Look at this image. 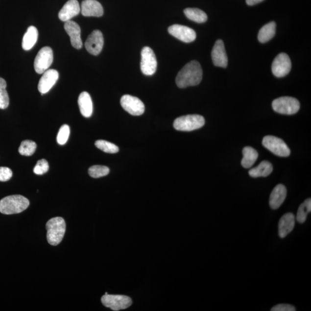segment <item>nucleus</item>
I'll return each instance as SVG.
<instances>
[{"label": "nucleus", "mask_w": 311, "mask_h": 311, "mask_svg": "<svg viewBox=\"0 0 311 311\" xmlns=\"http://www.w3.org/2000/svg\"><path fill=\"white\" fill-rule=\"evenodd\" d=\"M202 70L198 61H192L179 71L176 78L178 87L185 88L197 86L202 79Z\"/></svg>", "instance_id": "f257e3e1"}, {"label": "nucleus", "mask_w": 311, "mask_h": 311, "mask_svg": "<svg viewBox=\"0 0 311 311\" xmlns=\"http://www.w3.org/2000/svg\"><path fill=\"white\" fill-rule=\"evenodd\" d=\"M27 198L21 195L6 196L0 201V212L4 215H14L24 212L28 207Z\"/></svg>", "instance_id": "f03ea898"}, {"label": "nucleus", "mask_w": 311, "mask_h": 311, "mask_svg": "<svg viewBox=\"0 0 311 311\" xmlns=\"http://www.w3.org/2000/svg\"><path fill=\"white\" fill-rule=\"evenodd\" d=\"M47 229L48 243L51 245H57L63 239L66 231V224L64 218L54 217L48 221Z\"/></svg>", "instance_id": "7ed1b4c3"}, {"label": "nucleus", "mask_w": 311, "mask_h": 311, "mask_svg": "<svg viewBox=\"0 0 311 311\" xmlns=\"http://www.w3.org/2000/svg\"><path fill=\"white\" fill-rule=\"evenodd\" d=\"M205 123L204 117L194 114L178 118L173 122V127L176 130L182 132H191L201 128Z\"/></svg>", "instance_id": "20e7f679"}, {"label": "nucleus", "mask_w": 311, "mask_h": 311, "mask_svg": "<svg viewBox=\"0 0 311 311\" xmlns=\"http://www.w3.org/2000/svg\"><path fill=\"white\" fill-rule=\"evenodd\" d=\"M272 107L278 113L284 115H293L299 111L300 104L296 98L284 96L275 99L272 103Z\"/></svg>", "instance_id": "39448f33"}, {"label": "nucleus", "mask_w": 311, "mask_h": 311, "mask_svg": "<svg viewBox=\"0 0 311 311\" xmlns=\"http://www.w3.org/2000/svg\"><path fill=\"white\" fill-rule=\"evenodd\" d=\"M263 145L275 155L287 157L290 155V150L282 139L272 136H265Z\"/></svg>", "instance_id": "423d86ee"}, {"label": "nucleus", "mask_w": 311, "mask_h": 311, "mask_svg": "<svg viewBox=\"0 0 311 311\" xmlns=\"http://www.w3.org/2000/svg\"><path fill=\"white\" fill-rule=\"evenodd\" d=\"M101 301L104 306L115 311L125 310L132 304V299L129 297L124 295L105 294L101 297Z\"/></svg>", "instance_id": "0eeeda50"}, {"label": "nucleus", "mask_w": 311, "mask_h": 311, "mask_svg": "<svg viewBox=\"0 0 311 311\" xmlns=\"http://www.w3.org/2000/svg\"><path fill=\"white\" fill-rule=\"evenodd\" d=\"M53 61V52L49 47L42 48L34 61V69L38 74H43L50 68Z\"/></svg>", "instance_id": "6e6552de"}, {"label": "nucleus", "mask_w": 311, "mask_h": 311, "mask_svg": "<svg viewBox=\"0 0 311 311\" xmlns=\"http://www.w3.org/2000/svg\"><path fill=\"white\" fill-rule=\"evenodd\" d=\"M157 69L156 55L152 48L145 47L142 51L141 70L146 76H151L155 73Z\"/></svg>", "instance_id": "1a4fd4ad"}, {"label": "nucleus", "mask_w": 311, "mask_h": 311, "mask_svg": "<svg viewBox=\"0 0 311 311\" xmlns=\"http://www.w3.org/2000/svg\"><path fill=\"white\" fill-rule=\"evenodd\" d=\"M120 104L124 110L134 116L142 115L145 111V106L143 101L129 95H125L121 97Z\"/></svg>", "instance_id": "9d476101"}, {"label": "nucleus", "mask_w": 311, "mask_h": 311, "mask_svg": "<svg viewBox=\"0 0 311 311\" xmlns=\"http://www.w3.org/2000/svg\"><path fill=\"white\" fill-rule=\"evenodd\" d=\"M292 68V63L289 56L284 53H280L275 58L271 71L275 76L283 77L289 73Z\"/></svg>", "instance_id": "9b49d317"}, {"label": "nucleus", "mask_w": 311, "mask_h": 311, "mask_svg": "<svg viewBox=\"0 0 311 311\" xmlns=\"http://www.w3.org/2000/svg\"><path fill=\"white\" fill-rule=\"evenodd\" d=\"M170 34L185 43H191L194 41L196 35L194 29L186 27V26L174 24L168 28Z\"/></svg>", "instance_id": "f8f14e48"}, {"label": "nucleus", "mask_w": 311, "mask_h": 311, "mask_svg": "<svg viewBox=\"0 0 311 311\" xmlns=\"http://www.w3.org/2000/svg\"><path fill=\"white\" fill-rule=\"evenodd\" d=\"M104 45L102 33L99 30H94L88 37L85 47L89 53L94 55L100 53Z\"/></svg>", "instance_id": "ddd939ff"}, {"label": "nucleus", "mask_w": 311, "mask_h": 311, "mask_svg": "<svg viewBox=\"0 0 311 311\" xmlns=\"http://www.w3.org/2000/svg\"><path fill=\"white\" fill-rule=\"evenodd\" d=\"M212 59L215 67L227 68L228 57L226 53L223 41L218 40L215 42L212 51Z\"/></svg>", "instance_id": "4468645a"}, {"label": "nucleus", "mask_w": 311, "mask_h": 311, "mask_svg": "<svg viewBox=\"0 0 311 311\" xmlns=\"http://www.w3.org/2000/svg\"><path fill=\"white\" fill-rule=\"evenodd\" d=\"M59 78L57 71L48 70L44 72L38 84V90L42 94H45L50 91Z\"/></svg>", "instance_id": "2eb2a0df"}, {"label": "nucleus", "mask_w": 311, "mask_h": 311, "mask_svg": "<svg viewBox=\"0 0 311 311\" xmlns=\"http://www.w3.org/2000/svg\"><path fill=\"white\" fill-rule=\"evenodd\" d=\"M64 28L70 37L72 47L77 49L81 48L83 47V42L81 38L80 26L76 22L70 21L65 23Z\"/></svg>", "instance_id": "dca6fc26"}, {"label": "nucleus", "mask_w": 311, "mask_h": 311, "mask_svg": "<svg viewBox=\"0 0 311 311\" xmlns=\"http://www.w3.org/2000/svg\"><path fill=\"white\" fill-rule=\"evenodd\" d=\"M80 8L82 15L86 17H101L104 13L102 5L96 0H84Z\"/></svg>", "instance_id": "f3484780"}, {"label": "nucleus", "mask_w": 311, "mask_h": 311, "mask_svg": "<svg viewBox=\"0 0 311 311\" xmlns=\"http://www.w3.org/2000/svg\"><path fill=\"white\" fill-rule=\"evenodd\" d=\"M80 11V6L77 0H69L59 12L58 17L61 21L66 22L79 14Z\"/></svg>", "instance_id": "a211bd4d"}, {"label": "nucleus", "mask_w": 311, "mask_h": 311, "mask_svg": "<svg viewBox=\"0 0 311 311\" xmlns=\"http://www.w3.org/2000/svg\"><path fill=\"white\" fill-rule=\"evenodd\" d=\"M295 225V216L291 213L283 215L278 223V235L281 238H284L290 233Z\"/></svg>", "instance_id": "6ab92c4d"}, {"label": "nucleus", "mask_w": 311, "mask_h": 311, "mask_svg": "<svg viewBox=\"0 0 311 311\" xmlns=\"http://www.w3.org/2000/svg\"><path fill=\"white\" fill-rule=\"evenodd\" d=\"M287 191L286 186L279 184L275 187L271 192L269 204L271 209H277L283 204L287 197Z\"/></svg>", "instance_id": "aec40b11"}, {"label": "nucleus", "mask_w": 311, "mask_h": 311, "mask_svg": "<svg viewBox=\"0 0 311 311\" xmlns=\"http://www.w3.org/2000/svg\"><path fill=\"white\" fill-rule=\"evenodd\" d=\"M78 104L82 115L86 118H90L93 113V104L90 95L87 92L80 94Z\"/></svg>", "instance_id": "412c9836"}, {"label": "nucleus", "mask_w": 311, "mask_h": 311, "mask_svg": "<svg viewBox=\"0 0 311 311\" xmlns=\"http://www.w3.org/2000/svg\"><path fill=\"white\" fill-rule=\"evenodd\" d=\"M273 167L272 165L268 161L262 162L256 167L252 168L249 171L248 173L251 177H266L273 172Z\"/></svg>", "instance_id": "4be33fe9"}, {"label": "nucleus", "mask_w": 311, "mask_h": 311, "mask_svg": "<svg viewBox=\"0 0 311 311\" xmlns=\"http://www.w3.org/2000/svg\"><path fill=\"white\" fill-rule=\"evenodd\" d=\"M38 38V31L34 26H30L25 32L22 41V48L24 50H30L37 42Z\"/></svg>", "instance_id": "5701e85b"}, {"label": "nucleus", "mask_w": 311, "mask_h": 311, "mask_svg": "<svg viewBox=\"0 0 311 311\" xmlns=\"http://www.w3.org/2000/svg\"><path fill=\"white\" fill-rule=\"evenodd\" d=\"M276 24L274 22H271L264 25L259 32L258 38L262 44L266 43L271 40L276 34Z\"/></svg>", "instance_id": "b1692460"}, {"label": "nucleus", "mask_w": 311, "mask_h": 311, "mask_svg": "<svg viewBox=\"0 0 311 311\" xmlns=\"http://www.w3.org/2000/svg\"><path fill=\"white\" fill-rule=\"evenodd\" d=\"M243 155L241 164L245 168H251L258 158V152L251 146H246L243 148Z\"/></svg>", "instance_id": "393cba45"}, {"label": "nucleus", "mask_w": 311, "mask_h": 311, "mask_svg": "<svg viewBox=\"0 0 311 311\" xmlns=\"http://www.w3.org/2000/svg\"><path fill=\"white\" fill-rule=\"evenodd\" d=\"M184 14L191 21L198 24H203L208 20V16L206 13L198 8H186L184 10Z\"/></svg>", "instance_id": "a878e982"}, {"label": "nucleus", "mask_w": 311, "mask_h": 311, "mask_svg": "<svg viewBox=\"0 0 311 311\" xmlns=\"http://www.w3.org/2000/svg\"><path fill=\"white\" fill-rule=\"evenodd\" d=\"M311 211V199H306L302 204L299 206L296 215V220L299 223L302 224L306 221L307 215Z\"/></svg>", "instance_id": "bb28decb"}, {"label": "nucleus", "mask_w": 311, "mask_h": 311, "mask_svg": "<svg viewBox=\"0 0 311 311\" xmlns=\"http://www.w3.org/2000/svg\"><path fill=\"white\" fill-rule=\"evenodd\" d=\"M37 149V144L32 141L25 140L21 143L19 152L23 156H29L33 155Z\"/></svg>", "instance_id": "cd10ccee"}, {"label": "nucleus", "mask_w": 311, "mask_h": 311, "mask_svg": "<svg viewBox=\"0 0 311 311\" xmlns=\"http://www.w3.org/2000/svg\"><path fill=\"white\" fill-rule=\"evenodd\" d=\"M6 83L4 78L0 77V109H5L9 106V98L6 90Z\"/></svg>", "instance_id": "c85d7f7f"}, {"label": "nucleus", "mask_w": 311, "mask_h": 311, "mask_svg": "<svg viewBox=\"0 0 311 311\" xmlns=\"http://www.w3.org/2000/svg\"><path fill=\"white\" fill-rule=\"evenodd\" d=\"M96 146L98 149L108 153H116L119 152V148L115 144L107 142L105 140H97Z\"/></svg>", "instance_id": "c756f323"}, {"label": "nucleus", "mask_w": 311, "mask_h": 311, "mask_svg": "<svg viewBox=\"0 0 311 311\" xmlns=\"http://www.w3.org/2000/svg\"><path fill=\"white\" fill-rule=\"evenodd\" d=\"M110 169L106 166H93L88 170V173L94 178H99L103 177L109 174Z\"/></svg>", "instance_id": "7c9ffc66"}, {"label": "nucleus", "mask_w": 311, "mask_h": 311, "mask_svg": "<svg viewBox=\"0 0 311 311\" xmlns=\"http://www.w3.org/2000/svg\"><path fill=\"white\" fill-rule=\"evenodd\" d=\"M70 135V127L67 124H64L59 130L57 140L61 145H65L68 142Z\"/></svg>", "instance_id": "2f4dec72"}, {"label": "nucleus", "mask_w": 311, "mask_h": 311, "mask_svg": "<svg viewBox=\"0 0 311 311\" xmlns=\"http://www.w3.org/2000/svg\"><path fill=\"white\" fill-rule=\"evenodd\" d=\"M49 166L47 160H38L34 168V172L37 175H43L48 171Z\"/></svg>", "instance_id": "473e14b6"}, {"label": "nucleus", "mask_w": 311, "mask_h": 311, "mask_svg": "<svg viewBox=\"0 0 311 311\" xmlns=\"http://www.w3.org/2000/svg\"><path fill=\"white\" fill-rule=\"evenodd\" d=\"M12 177V170L5 167H0V182H6Z\"/></svg>", "instance_id": "72a5a7b5"}, {"label": "nucleus", "mask_w": 311, "mask_h": 311, "mask_svg": "<svg viewBox=\"0 0 311 311\" xmlns=\"http://www.w3.org/2000/svg\"><path fill=\"white\" fill-rule=\"evenodd\" d=\"M271 311H294L295 307L290 304H278L271 309Z\"/></svg>", "instance_id": "f704fd0d"}, {"label": "nucleus", "mask_w": 311, "mask_h": 311, "mask_svg": "<svg viewBox=\"0 0 311 311\" xmlns=\"http://www.w3.org/2000/svg\"><path fill=\"white\" fill-rule=\"evenodd\" d=\"M264 0H246L247 4L249 6H253L260 4V3L263 2Z\"/></svg>", "instance_id": "c9c22d12"}]
</instances>
